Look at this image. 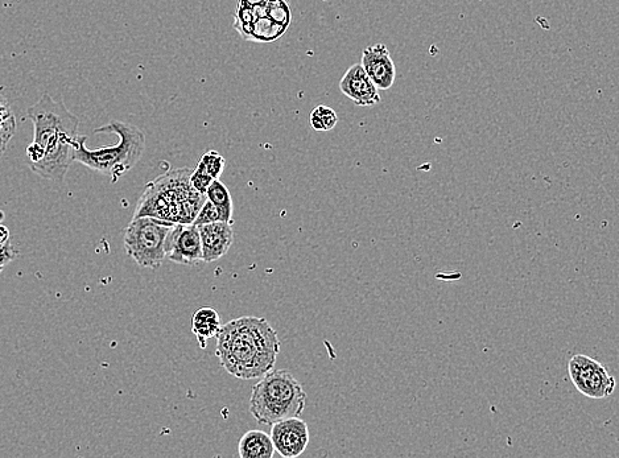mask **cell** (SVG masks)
Listing matches in <instances>:
<instances>
[{
    "label": "cell",
    "mask_w": 619,
    "mask_h": 458,
    "mask_svg": "<svg viewBox=\"0 0 619 458\" xmlns=\"http://www.w3.org/2000/svg\"><path fill=\"white\" fill-rule=\"evenodd\" d=\"M10 241V230L7 226L0 224V246L6 245Z\"/></svg>",
    "instance_id": "obj_22"
},
{
    "label": "cell",
    "mask_w": 619,
    "mask_h": 458,
    "mask_svg": "<svg viewBox=\"0 0 619 458\" xmlns=\"http://www.w3.org/2000/svg\"><path fill=\"white\" fill-rule=\"evenodd\" d=\"M338 115L332 107L319 105L312 110L309 115V125L312 129L319 132H326L333 130L337 126Z\"/></svg>",
    "instance_id": "obj_17"
},
{
    "label": "cell",
    "mask_w": 619,
    "mask_h": 458,
    "mask_svg": "<svg viewBox=\"0 0 619 458\" xmlns=\"http://www.w3.org/2000/svg\"><path fill=\"white\" fill-rule=\"evenodd\" d=\"M200 231L202 258L204 262L212 263L225 257L234 242L233 225L218 221L213 224L198 226Z\"/></svg>",
    "instance_id": "obj_12"
},
{
    "label": "cell",
    "mask_w": 619,
    "mask_h": 458,
    "mask_svg": "<svg viewBox=\"0 0 619 458\" xmlns=\"http://www.w3.org/2000/svg\"><path fill=\"white\" fill-rule=\"evenodd\" d=\"M222 327L221 317L214 308L197 309L192 317V332L195 334L201 349L208 346L210 338L217 337Z\"/></svg>",
    "instance_id": "obj_13"
},
{
    "label": "cell",
    "mask_w": 619,
    "mask_h": 458,
    "mask_svg": "<svg viewBox=\"0 0 619 458\" xmlns=\"http://www.w3.org/2000/svg\"><path fill=\"white\" fill-rule=\"evenodd\" d=\"M165 251L169 261L185 266L204 262L200 231L195 224H175L169 230Z\"/></svg>",
    "instance_id": "obj_8"
},
{
    "label": "cell",
    "mask_w": 619,
    "mask_h": 458,
    "mask_svg": "<svg viewBox=\"0 0 619 458\" xmlns=\"http://www.w3.org/2000/svg\"><path fill=\"white\" fill-rule=\"evenodd\" d=\"M19 254V250L10 241L6 245L0 246V274H2L7 264H10L19 257Z\"/></svg>",
    "instance_id": "obj_21"
},
{
    "label": "cell",
    "mask_w": 619,
    "mask_h": 458,
    "mask_svg": "<svg viewBox=\"0 0 619 458\" xmlns=\"http://www.w3.org/2000/svg\"><path fill=\"white\" fill-rule=\"evenodd\" d=\"M280 353L278 332L262 317H239L222 325L216 356L230 375L257 379L275 369Z\"/></svg>",
    "instance_id": "obj_1"
},
{
    "label": "cell",
    "mask_w": 619,
    "mask_h": 458,
    "mask_svg": "<svg viewBox=\"0 0 619 458\" xmlns=\"http://www.w3.org/2000/svg\"><path fill=\"white\" fill-rule=\"evenodd\" d=\"M226 160L224 156L217 151H208L202 155L197 167H200L202 171L212 176L214 180L220 179L222 173H224Z\"/></svg>",
    "instance_id": "obj_18"
},
{
    "label": "cell",
    "mask_w": 619,
    "mask_h": 458,
    "mask_svg": "<svg viewBox=\"0 0 619 458\" xmlns=\"http://www.w3.org/2000/svg\"><path fill=\"white\" fill-rule=\"evenodd\" d=\"M4 218H6V214H4L2 210H0V224H2V222L4 221Z\"/></svg>",
    "instance_id": "obj_23"
},
{
    "label": "cell",
    "mask_w": 619,
    "mask_h": 458,
    "mask_svg": "<svg viewBox=\"0 0 619 458\" xmlns=\"http://www.w3.org/2000/svg\"><path fill=\"white\" fill-rule=\"evenodd\" d=\"M33 123V143L44 151L43 159L31 169L45 180L63 183L70 165L74 163L80 119L66 109L63 101L45 93L27 110Z\"/></svg>",
    "instance_id": "obj_2"
},
{
    "label": "cell",
    "mask_w": 619,
    "mask_h": 458,
    "mask_svg": "<svg viewBox=\"0 0 619 458\" xmlns=\"http://www.w3.org/2000/svg\"><path fill=\"white\" fill-rule=\"evenodd\" d=\"M238 453L242 458H272L275 455V447L270 435L253 429L242 436Z\"/></svg>",
    "instance_id": "obj_14"
},
{
    "label": "cell",
    "mask_w": 619,
    "mask_h": 458,
    "mask_svg": "<svg viewBox=\"0 0 619 458\" xmlns=\"http://www.w3.org/2000/svg\"><path fill=\"white\" fill-rule=\"evenodd\" d=\"M224 221L222 220V214L218 210L216 205H213L209 200H205L204 205L201 206L200 212H198L193 224L196 226L213 224V222Z\"/></svg>",
    "instance_id": "obj_19"
},
{
    "label": "cell",
    "mask_w": 619,
    "mask_h": 458,
    "mask_svg": "<svg viewBox=\"0 0 619 458\" xmlns=\"http://www.w3.org/2000/svg\"><path fill=\"white\" fill-rule=\"evenodd\" d=\"M568 371L573 385L588 398H609L616 390V379L609 374L606 367L584 354L571 358Z\"/></svg>",
    "instance_id": "obj_7"
},
{
    "label": "cell",
    "mask_w": 619,
    "mask_h": 458,
    "mask_svg": "<svg viewBox=\"0 0 619 458\" xmlns=\"http://www.w3.org/2000/svg\"><path fill=\"white\" fill-rule=\"evenodd\" d=\"M94 134H115L118 136V143L89 150L85 143L88 136L80 135L74 150V162L109 176L111 183H117L130 172L146 151V135L131 123L113 121L94 130Z\"/></svg>",
    "instance_id": "obj_4"
},
{
    "label": "cell",
    "mask_w": 619,
    "mask_h": 458,
    "mask_svg": "<svg viewBox=\"0 0 619 458\" xmlns=\"http://www.w3.org/2000/svg\"><path fill=\"white\" fill-rule=\"evenodd\" d=\"M271 439L275 452L284 458H295L303 455L309 444L308 424L300 418L280 420L272 424Z\"/></svg>",
    "instance_id": "obj_9"
},
{
    "label": "cell",
    "mask_w": 619,
    "mask_h": 458,
    "mask_svg": "<svg viewBox=\"0 0 619 458\" xmlns=\"http://www.w3.org/2000/svg\"><path fill=\"white\" fill-rule=\"evenodd\" d=\"M340 90L357 106L370 107L381 103L379 90L367 76L361 64L350 66L340 81Z\"/></svg>",
    "instance_id": "obj_11"
},
{
    "label": "cell",
    "mask_w": 619,
    "mask_h": 458,
    "mask_svg": "<svg viewBox=\"0 0 619 458\" xmlns=\"http://www.w3.org/2000/svg\"><path fill=\"white\" fill-rule=\"evenodd\" d=\"M361 65L378 90H389L395 84L396 66L385 44L363 49Z\"/></svg>",
    "instance_id": "obj_10"
},
{
    "label": "cell",
    "mask_w": 619,
    "mask_h": 458,
    "mask_svg": "<svg viewBox=\"0 0 619 458\" xmlns=\"http://www.w3.org/2000/svg\"><path fill=\"white\" fill-rule=\"evenodd\" d=\"M213 181V177L202 171L200 167L193 169L191 176H189V183H191L193 189L200 193V195H205L209 185L212 184Z\"/></svg>",
    "instance_id": "obj_20"
},
{
    "label": "cell",
    "mask_w": 619,
    "mask_h": 458,
    "mask_svg": "<svg viewBox=\"0 0 619 458\" xmlns=\"http://www.w3.org/2000/svg\"><path fill=\"white\" fill-rule=\"evenodd\" d=\"M18 129V122L14 113H12L10 103L7 99L0 96V159L3 158L6 152L8 143L14 138Z\"/></svg>",
    "instance_id": "obj_16"
},
{
    "label": "cell",
    "mask_w": 619,
    "mask_h": 458,
    "mask_svg": "<svg viewBox=\"0 0 619 458\" xmlns=\"http://www.w3.org/2000/svg\"><path fill=\"white\" fill-rule=\"evenodd\" d=\"M173 225L152 217L132 218L123 237L127 255L139 267L156 270L167 258L165 242Z\"/></svg>",
    "instance_id": "obj_6"
},
{
    "label": "cell",
    "mask_w": 619,
    "mask_h": 458,
    "mask_svg": "<svg viewBox=\"0 0 619 458\" xmlns=\"http://www.w3.org/2000/svg\"><path fill=\"white\" fill-rule=\"evenodd\" d=\"M192 169L169 171L144 189L134 217H152L171 224H193L206 200L189 183Z\"/></svg>",
    "instance_id": "obj_3"
},
{
    "label": "cell",
    "mask_w": 619,
    "mask_h": 458,
    "mask_svg": "<svg viewBox=\"0 0 619 458\" xmlns=\"http://www.w3.org/2000/svg\"><path fill=\"white\" fill-rule=\"evenodd\" d=\"M206 200L216 205L222 214V220L234 224V205L228 187L220 179L214 180L205 193Z\"/></svg>",
    "instance_id": "obj_15"
},
{
    "label": "cell",
    "mask_w": 619,
    "mask_h": 458,
    "mask_svg": "<svg viewBox=\"0 0 619 458\" xmlns=\"http://www.w3.org/2000/svg\"><path fill=\"white\" fill-rule=\"evenodd\" d=\"M307 406V393L288 370H272L253 387L251 415L257 422L272 426L280 420L299 418Z\"/></svg>",
    "instance_id": "obj_5"
}]
</instances>
